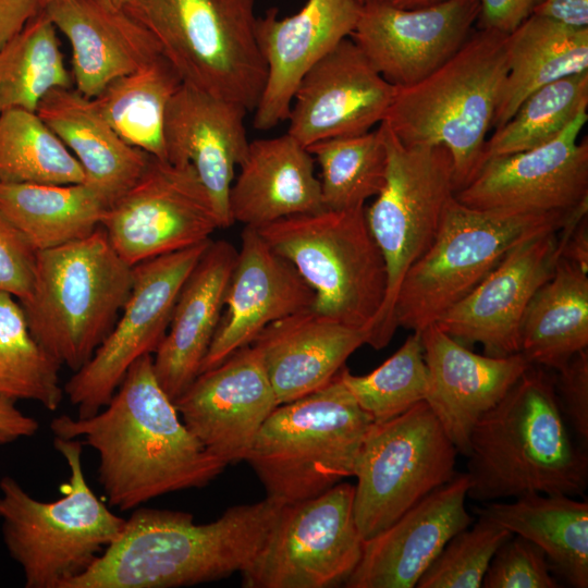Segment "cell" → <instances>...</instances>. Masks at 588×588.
Returning a JSON list of instances; mask_svg holds the SVG:
<instances>
[{"mask_svg":"<svg viewBox=\"0 0 588 588\" xmlns=\"http://www.w3.org/2000/svg\"><path fill=\"white\" fill-rule=\"evenodd\" d=\"M54 437L84 438L98 454L109 504L135 510L169 492L203 488L226 466L188 430L160 387L152 355L126 371L109 403L89 417H56Z\"/></svg>","mask_w":588,"mask_h":588,"instance_id":"6da1fadb","label":"cell"},{"mask_svg":"<svg viewBox=\"0 0 588 588\" xmlns=\"http://www.w3.org/2000/svg\"><path fill=\"white\" fill-rule=\"evenodd\" d=\"M283 502L270 497L196 524L191 513L137 507L121 535L65 588H173L245 571L265 543Z\"/></svg>","mask_w":588,"mask_h":588,"instance_id":"7a4b0ae2","label":"cell"},{"mask_svg":"<svg viewBox=\"0 0 588 588\" xmlns=\"http://www.w3.org/2000/svg\"><path fill=\"white\" fill-rule=\"evenodd\" d=\"M467 497L478 502L528 493L583 495L588 455L559 406L554 375L531 365L476 424L469 439Z\"/></svg>","mask_w":588,"mask_h":588,"instance_id":"3957f363","label":"cell"},{"mask_svg":"<svg viewBox=\"0 0 588 588\" xmlns=\"http://www.w3.org/2000/svg\"><path fill=\"white\" fill-rule=\"evenodd\" d=\"M506 35L480 28L431 74L396 87L383 123L406 146L442 145L456 192L482 166L487 134L506 75Z\"/></svg>","mask_w":588,"mask_h":588,"instance_id":"277c9868","label":"cell"},{"mask_svg":"<svg viewBox=\"0 0 588 588\" xmlns=\"http://www.w3.org/2000/svg\"><path fill=\"white\" fill-rule=\"evenodd\" d=\"M132 281L133 267L99 226L84 238L38 250L32 290L19 302L39 345L75 372L112 330Z\"/></svg>","mask_w":588,"mask_h":588,"instance_id":"5b68a950","label":"cell"},{"mask_svg":"<svg viewBox=\"0 0 588 588\" xmlns=\"http://www.w3.org/2000/svg\"><path fill=\"white\" fill-rule=\"evenodd\" d=\"M70 469L62 498L42 502L10 476L0 480L3 542L22 567L26 588H65L87 572L121 535L126 519L112 513L87 483L83 442L54 437Z\"/></svg>","mask_w":588,"mask_h":588,"instance_id":"8992f818","label":"cell"},{"mask_svg":"<svg viewBox=\"0 0 588 588\" xmlns=\"http://www.w3.org/2000/svg\"><path fill=\"white\" fill-rule=\"evenodd\" d=\"M372 424L338 373L321 389L278 405L245 462L267 497L284 504L311 499L354 476Z\"/></svg>","mask_w":588,"mask_h":588,"instance_id":"52a82bcc","label":"cell"},{"mask_svg":"<svg viewBox=\"0 0 588 588\" xmlns=\"http://www.w3.org/2000/svg\"><path fill=\"white\" fill-rule=\"evenodd\" d=\"M123 9L155 36L182 83L255 110L267 78L255 0H130Z\"/></svg>","mask_w":588,"mask_h":588,"instance_id":"ba28073f","label":"cell"},{"mask_svg":"<svg viewBox=\"0 0 588 588\" xmlns=\"http://www.w3.org/2000/svg\"><path fill=\"white\" fill-rule=\"evenodd\" d=\"M585 206L572 213H505L467 207L454 196L436 240L401 282L393 309L396 327L421 332L436 323L510 249L534 235L561 230Z\"/></svg>","mask_w":588,"mask_h":588,"instance_id":"9c48e42d","label":"cell"},{"mask_svg":"<svg viewBox=\"0 0 588 588\" xmlns=\"http://www.w3.org/2000/svg\"><path fill=\"white\" fill-rule=\"evenodd\" d=\"M257 230L313 289L314 311L370 334L385 299L387 269L365 207L295 215Z\"/></svg>","mask_w":588,"mask_h":588,"instance_id":"30bf717a","label":"cell"},{"mask_svg":"<svg viewBox=\"0 0 588 588\" xmlns=\"http://www.w3.org/2000/svg\"><path fill=\"white\" fill-rule=\"evenodd\" d=\"M380 126L388 151L385 182L373 203L365 207L387 269L385 299L367 342L375 350L392 340L401 282L436 240L456 193L453 160L444 146H406L383 122Z\"/></svg>","mask_w":588,"mask_h":588,"instance_id":"8fae6325","label":"cell"},{"mask_svg":"<svg viewBox=\"0 0 588 588\" xmlns=\"http://www.w3.org/2000/svg\"><path fill=\"white\" fill-rule=\"evenodd\" d=\"M457 453L425 401L373 422L354 471V517L364 540L451 480Z\"/></svg>","mask_w":588,"mask_h":588,"instance_id":"7c38bea8","label":"cell"},{"mask_svg":"<svg viewBox=\"0 0 588 588\" xmlns=\"http://www.w3.org/2000/svg\"><path fill=\"white\" fill-rule=\"evenodd\" d=\"M354 485L283 504L265 543L241 573L245 588H328L357 566L364 538L354 517Z\"/></svg>","mask_w":588,"mask_h":588,"instance_id":"4fadbf2b","label":"cell"},{"mask_svg":"<svg viewBox=\"0 0 588 588\" xmlns=\"http://www.w3.org/2000/svg\"><path fill=\"white\" fill-rule=\"evenodd\" d=\"M211 240L133 267L127 299L112 330L63 390L77 417H89L111 400L128 368L154 354L170 324L179 293Z\"/></svg>","mask_w":588,"mask_h":588,"instance_id":"5bb4252c","label":"cell"},{"mask_svg":"<svg viewBox=\"0 0 588 588\" xmlns=\"http://www.w3.org/2000/svg\"><path fill=\"white\" fill-rule=\"evenodd\" d=\"M101 228L128 266L211 240L220 229L191 164L151 156L138 180L107 209Z\"/></svg>","mask_w":588,"mask_h":588,"instance_id":"9a60e30c","label":"cell"},{"mask_svg":"<svg viewBox=\"0 0 588 588\" xmlns=\"http://www.w3.org/2000/svg\"><path fill=\"white\" fill-rule=\"evenodd\" d=\"M587 120L584 110L551 142L486 160L456 200L505 213H572L588 204V143L578 142Z\"/></svg>","mask_w":588,"mask_h":588,"instance_id":"2e32d148","label":"cell"},{"mask_svg":"<svg viewBox=\"0 0 588 588\" xmlns=\"http://www.w3.org/2000/svg\"><path fill=\"white\" fill-rule=\"evenodd\" d=\"M560 257V230L523 241L436 324L467 347L480 343L485 355L505 357L519 353L525 310L553 274Z\"/></svg>","mask_w":588,"mask_h":588,"instance_id":"e0dca14e","label":"cell"},{"mask_svg":"<svg viewBox=\"0 0 588 588\" xmlns=\"http://www.w3.org/2000/svg\"><path fill=\"white\" fill-rule=\"evenodd\" d=\"M479 11L478 0H449L412 10L366 1L350 37L385 81L409 86L458 51Z\"/></svg>","mask_w":588,"mask_h":588,"instance_id":"ac0fdd59","label":"cell"},{"mask_svg":"<svg viewBox=\"0 0 588 588\" xmlns=\"http://www.w3.org/2000/svg\"><path fill=\"white\" fill-rule=\"evenodd\" d=\"M174 405L205 449L228 465L245 461L279 404L261 355L249 344L200 372Z\"/></svg>","mask_w":588,"mask_h":588,"instance_id":"d6986e66","label":"cell"},{"mask_svg":"<svg viewBox=\"0 0 588 588\" xmlns=\"http://www.w3.org/2000/svg\"><path fill=\"white\" fill-rule=\"evenodd\" d=\"M395 89L347 37L301 79L292 99L286 133L308 147L320 140L369 132L383 121Z\"/></svg>","mask_w":588,"mask_h":588,"instance_id":"ffe728a7","label":"cell"},{"mask_svg":"<svg viewBox=\"0 0 588 588\" xmlns=\"http://www.w3.org/2000/svg\"><path fill=\"white\" fill-rule=\"evenodd\" d=\"M315 292L258 230L244 226L223 311L200 372L249 345L270 323L313 309Z\"/></svg>","mask_w":588,"mask_h":588,"instance_id":"44dd1931","label":"cell"},{"mask_svg":"<svg viewBox=\"0 0 588 588\" xmlns=\"http://www.w3.org/2000/svg\"><path fill=\"white\" fill-rule=\"evenodd\" d=\"M363 4L358 0H307L280 17L277 8L257 17L256 36L267 66L266 84L254 110V127L268 131L287 120L304 75L350 37Z\"/></svg>","mask_w":588,"mask_h":588,"instance_id":"7402d4cb","label":"cell"},{"mask_svg":"<svg viewBox=\"0 0 588 588\" xmlns=\"http://www.w3.org/2000/svg\"><path fill=\"white\" fill-rule=\"evenodd\" d=\"M470 481L456 473L384 530L364 540L347 588H413L449 540L474 520L465 507Z\"/></svg>","mask_w":588,"mask_h":588,"instance_id":"603a6c76","label":"cell"},{"mask_svg":"<svg viewBox=\"0 0 588 588\" xmlns=\"http://www.w3.org/2000/svg\"><path fill=\"white\" fill-rule=\"evenodd\" d=\"M428 369V404L457 452L467 455L478 420L497 405L531 364L516 353L479 355L436 323L420 332Z\"/></svg>","mask_w":588,"mask_h":588,"instance_id":"cb8c5ba5","label":"cell"},{"mask_svg":"<svg viewBox=\"0 0 588 588\" xmlns=\"http://www.w3.org/2000/svg\"><path fill=\"white\" fill-rule=\"evenodd\" d=\"M247 112L237 103L184 83L166 112V160L194 168L211 198L220 229L233 224L229 196L235 168L249 145L244 124Z\"/></svg>","mask_w":588,"mask_h":588,"instance_id":"d4e9b609","label":"cell"},{"mask_svg":"<svg viewBox=\"0 0 588 588\" xmlns=\"http://www.w3.org/2000/svg\"><path fill=\"white\" fill-rule=\"evenodd\" d=\"M44 12L68 38L72 82L87 98L162 54L155 36L139 21L107 0H57Z\"/></svg>","mask_w":588,"mask_h":588,"instance_id":"484cf974","label":"cell"},{"mask_svg":"<svg viewBox=\"0 0 588 588\" xmlns=\"http://www.w3.org/2000/svg\"><path fill=\"white\" fill-rule=\"evenodd\" d=\"M236 257L229 241L211 240L179 293L167 333L152 355L156 378L173 402L199 375Z\"/></svg>","mask_w":588,"mask_h":588,"instance_id":"4316f807","label":"cell"},{"mask_svg":"<svg viewBox=\"0 0 588 588\" xmlns=\"http://www.w3.org/2000/svg\"><path fill=\"white\" fill-rule=\"evenodd\" d=\"M368 338L367 330L308 309L268 324L252 344L261 355L280 405L328 384Z\"/></svg>","mask_w":588,"mask_h":588,"instance_id":"83f0119b","label":"cell"},{"mask_svg":"<svg viewBox=\"0 0 588 588\" xmlns=\"http://www.w3.org/2000/svg\"><path fill=\"white\" fill-rule=\"evenodd\" d=\"M229 208L233 223L255 229L323 210L320 181L308 149L289 133L249 142L231 186Z\"/></svg>","mask_w":588,"mask_h":588,"instance_id":"f1b7e54d","label":"cell"},{"mask_svg":"<svg viewBox=\"0 0 588 588\" xmlns=\"http://www.w3.org/2000/svg\"><path fill=\"white\" fill-rule=\"evenodd\" d=\"M37 114L78 161L85 183L109 206L143 174L151 156L123 140L75 88H53L40 100Z\"/></svg>","mask_w":588,"mask_h":588,"instance_id":"f546056e","label":"cell"},{"mask_svg":"<svg viewBox=\"0 0 588 588\" xmlns=\"http://www.w3.org/2000/svg\"><path fill=\"white\" fill-rule=\"evenodd\" d=\"M506 75L492 127L502 126L526 97L561 78L588 72V27L532 14L505 38Z\"/></svg>","mask_w":588,"mask_h":588,"instance_id":"4dcf8cb0","label":"cell"},{"mask_svg":"<svg viewBox=\"0 0 588 588\" xmlns=\"http://www.w3.org/2000/svg\"><path fill=\"white\" fill-rule=\"evenodd\" d=\"M543 550L552 571L575 588L588 587V502L566 494L528 493L475 509Z\"/></svg>","mask_w":588,"mask_h":588,"instance_id":"1f68e13d","label":"cell"},{"mask_svg":"<svg viewBox=\"0 0 588 588\" xmlns=\"http://www.w3.org/2000/svg\"><path fill=\"white\" fill-rule=\"evenodd\" d=\"M588 270L560 257L530 299L520 324L519 353L531 364L561 369L588 348Z\"/></svg>","mask_w":588,"mask_h":588,"instance_id":"d6a6232c","label":"cell"},{"mask_svg":"<svg viewBox=\"0 0 588 588\" xmlns=\"http://www.w3.org/2000/svg\"><path fill=\"white\" fill-rule=\"evenodd\" d=\"M109 208L91 186L0 183V211L38 250L84 238L101 226Z\"/></svg>","mask_w":588,"mask_h":588,"instance_id":"836d02e7","label":"cell"},{"mask_svg":"<svg viewBox=\"0 0 588 588\" xmlns=\"http://www.w3.org/2000/svg\"><path fill=\"white\" fill-rule=\"evenodd\" d=\"M181 84L177 72L161 54L115 78L91 99L123 140L155 158L166 159V112Z\"/></svg>","mask_w":588,"mask_h":588,"instance_id":"e575fe53","label":"cell"},{"mask_svg":"<svg viewBox=\"0 0 588 588\" xmlns=\"http://www.w3.org/2000/svg\"><path fill=\"white\" fill-rule=\"evenodd\" d=\"M72 83L57 28L44 10L0 48V114L13 109L36 112L48 91Z\"/></svg>","mask_w":588,"mask_h":588,"instance_id":"d590c367","label":"cell"},{"mask_svg":"<svg viewBox=\"0 0 588 588\" xmlns=\"http://www.w3.org/2000/svg\"><path fill=\"white\" fill-rule=\"evenodd\" d=\"M306 148L320 167L324 209L364 208L384 185L388 151L380 124L375 131L320 140Z\"/></svg>","mask_w":588,"mask_h":588,"instance_id":"8d00e7d4","label":"cell"},{"mask_svg":"<svg viewBox=\"0 0 588 588\" xmlns=\"http://www.w3.org/2000/svg\"><path fill=\"white\" fill-rule=\"evenodd\" d=\"M85 182L78 161L37 112L0 114V183Z\"/></svg>","mask_w":588,"mask_h":588,"instance_id":"74e56055","label":"cell"},{"mask_svg":"<svg viewBox=\"0 0 588 588\" xmlns=\"http://www.w3.org/2000/svg\"><path fill=\"white\" fill-rule=\"evenodd\" d=\"M60 368L30 333L20 302L0 291V395L53 412L64 395Z\"/></svg>","mask_w":588,"mask_h":588,"instance_id":"f35d334b","label":"cell"},{"mask_svg":"<svg viewBox=\"0 0 588 588\" xmlns=\"http://www.w3.org/2000/svg\"><path fill=\"white\" fill-rule=\"evenodd\" d=\"M587 108L588 72L537 89L487 139L482 163L492 157L526 151L551 142Z\"/></svg>","mask_w":588,"mask_h":588,"instance_id":"ab89813d","label":"cell"},{"mask_svg":"<svg viewBox=\"0 0 588 588\" xmlns=\"http://www.w3.org/2000/svg\"><path fill=\"white\" fill-rule=\"evenodd\" d=\"M339 375L373 422L402 415L425 401L428 392L429 376L420 332H412L402 346L371 372L356 376L344 366Z\"/></svg>","mask_w":588,"mask_h":588,"instance_id":"60d3db41","label":"cell"},{"mask_svg":"<svg viewBox=\"0 0 588 588\" xmlns=\"http://www.w3.org/2000/svg\"><path fill=\"white\" fill-rule=\"evenodd\" d=\"M513 534L479 516L453 536L416 584L417 588H480L492 556Z\"/></svg>","mask_w":588,"mask_h":588,"instance_id":"b9f144b4","label":"cell"},{"mask_svg":"<svg viewBox=\"0 0 588 588\" xmlns=\"http://www.w3.org/2000/svg\"><path fill=\"white\" fill-rule=\"evenodd\" d=\"M546 553L513 534L495 551L482 580L485 588H558Z\"/></svg>","mask_w":588,"mask_h":588,"instance_id":"7bdbcfd3","label":"cell"},{"mask_svg":"<svg viewBox=\"0 0 588 588\" xmlns=\"http://www.w3.org/2000/svg\"><path fill=\"white\" fill-rule=\"evenodd\" d=\"M37 250L0 211V291L17 301L28 296L35 274Z\"/></svg>","mask_w":588,"mask_h":588,"instance_id":"ee69618b","label":"cell"},{"mask_svg":"<svg viewBox=\"0 0 588 588\" xmlns=\"http://www.w3.org/2000/svg\"><path fill=\"white\" fill-rule=\"evenodd\" d=\"M561 412L577 439L588 442V348L575 354L554 375Z\"/></svg>","mask_w":588,"mask_h":588,"instance_id":"f6af8a7d","label":"cell"},{"mask_svg":"<svg viewBox=\"0 0 588 588\" xmlns=\"http://www.w3.org/2000/svg\"><path fill=\"white\" fill-rule=\"evenodd\" d=\"M480 28L491 29L504 35L513 32L534 14L542 0H478Z\"/></svg>","mask_w":588,"mask_h":588,"instance_id":"bcb514c9","label":"cell"},{"mask_svg":"<svg viewBox=\"0 0 588 588\" xmlns=\"http://www.w3.org/2000/svg\"><path fill=\"white\" fill-rule=\"evenodd\" d=\"M42 10L44 5L39 0H0V48Z\"/></svg>","mask_w":588,"mask_h":588,"instance_id":"7dc6e473","label":"cell"},{"mask_svg":"<svg viewBox=\"0 0 588 588\" xmlns=\"http://www.w3.org/2000/svg\"><path fill=\"white\" fill-rule=\"evenodd\" d=\"M534 14L574 28L588 27V0H542Z\"/></svg>","mask_w":588,"mask_h":588,"instance_id":"c3c4849f","label":"cell"},{"mask_svg":"<svg viewBox=\"0 0 588 588\" xmlns=\"http://www.w3.org/2000/svg\"><path fill=\"white\" fill-rule=\"evenodd\" d=\"M38 429V422L24 415L15 406V401L0 395V445L32 437Z\"/></svg>","mask_w":588,"mask_h":588,"instance_id":"681fc988","label":"cell"},{"mask_svg":"<svg viewBox=\"0 0 588 588\" xmlns=\"http://www.w3.org/2000/svg\"><path fill=\"white\" fill-rule=\"evenodd\" d=\"M399 9H422L443 3L449 0H367Z\"/></svg>","mask_w":588,"mask_h":588,"instance_id":"f907efd6","label":"cell"},{"mask_svg":"<svg viewBox=\"0 0 588 588\" xmlns=\"http://www.w3.org/2000/svg\"><path fill=\"white\" fill-rule=\"evenodd\" d=\"M130 0H109V2L115 8H123Z\"/></svg>","mask_w":588,"mask_h":588,"instance_id":"816d5d0a","label":"cell"},{"mask_svg":"<svg viewBox=\"0 0 588 588\" xmlns=\"http://www.w3.org/2000/svg\"><path fill=\"white\" fill-rule=\"evenodd\" d=\"M39 1L41 2V4L45 8L47 4H49V3L53 2V1H57V0H39Z\"/></svg>","mask_w":588,"mask_h":588,"instance_id":"f5cc1de1","label":"cell"},{"mask_svg":"<svg viewBox=\"0 0 588 588\" xmlns=\"http://www.w3.org/2000/svg\"><path fill=\"white\" fill-rule=\"evenodd\" d=\"M362 4H364L367 0H358Z\"/></svg>","mask_w":588,"mask_h":588,"instance_id":"db71d44e","label":"cell"},{"mask_svg":"<svg viewBox=\"0 0 588 588\" xmlns=\"http://www.w3.org/2000/svg\"><path fill=\"white\" fill-rule=\"evenodd\" d=\"M107 1H109V0H107Z\"/></svg>","mask_w":588,"mask_h":588,"instance_id":"11a10c76","label":"cell"}]
</instances>
